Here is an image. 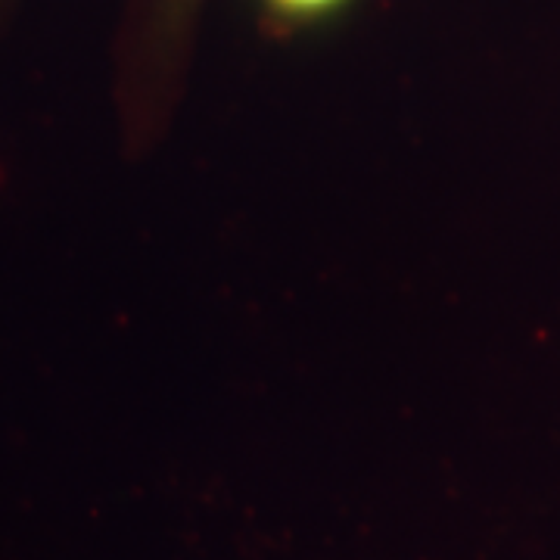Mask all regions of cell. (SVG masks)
Listing matches in <instances>:
<instances>
[{
  "label": "cell",
  "instance_id": "1",
  "mask_svg": "<svg viewBox=\"0 0 560 560\" xmlns=\"http://www.w3.org/2000/svg\"><path fill=\"white\" fill-rule=\"evenodd\" d=\"M271 3L283 13H293V16H312V13H327L346 0H271Z\"/></svg>",
  "mask_w": 560,
  "mask_h": 560
}]
</instances>
